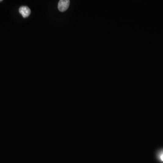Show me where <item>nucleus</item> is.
<instances>
[{
  "label": "nucleus",
  "instance_id": "1",
  "mask_svg": "<svg viewBox=\"0 0 163 163\" xmlns=\"http://www.w3.org/2000/svg\"><path fill=\"white\" fill-rule=\"evenodd\" d=\"M70 1L69 0H60L58 3V9L61 12L66 11L69 7Z\"/></svg>",
  "mask_w": 163,
  "mask_h": 163
},
{
  "label": "nucleus",
  "instance_id": "2",
  "mask_svg": "<svg viewBox=\"0 0 163 163\" xmlns=\"http://www.w3.org/2000/svg\"><path fill=\"white\" fill-rule=\"evenodd\" d=\"M19 13L23 17H28L31 14V9L28 6H22L19 8Z\"/></svg>",
  "mask_w": 163,
  "mask_h": 163
},
{
  "label": "nucleus",
  "instance_id": "3",
  "mask_svg": "<svg viewBox=\"0 0 163 163\" xmlns=\"http://www.w3.org/2000/svg\"><path fill=\"white\" fill-rule=\"evenodd\" d=\"M160 158H161V160L163 161V152L161 154V155H160Z\"/></svg>",
  "mask_w": 163,
  "mask_h": 163
},
{
  "label": "nucleus",
  "instance_id": "4",
  "mask_svg": "<svg viewBox=\"0 0 163 163\" xmlns=\"http://www.w3.org/2000/svg\"><path fill=\"white\" fill-rule=\"evenodd\" d=\"M2 2V0H0V2Z\"/></svg>",
  "mask_w": 163,
  "mask_h": 163
}]
</instances>
